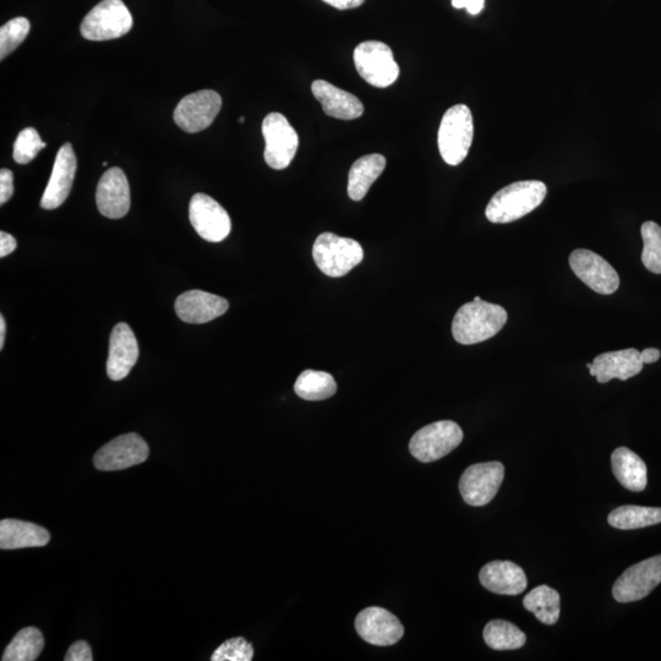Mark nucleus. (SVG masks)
I'll use <instances>...</instances> for the list:
<instances>
[{"label": "nucleus", "mask_w": 661, "mask_h": 661, "mask_svg": "<svg viewBox=\"0 0 661 661\" xmlns=\"http://www.w3.org/2000/svg\"><path fill=\"white\" fill-rule=\"evenodd\" d=\"M548 188L539 180H522L497 191L486 206L485 216L491 223H511L527 216L542 202Z\"/></svg>", "instance_id": "obj_1"}, {"label": "nucleus", "mask_w": 661, "mask_h": 661, "mask_svg": "<svg viewBox=\"0 0 661 661\" xmlns=\"http://www.w3.org/2000/svg\"><path fill=\"white\" fill-rule=\"evenodd\" d=\"M507 318V311L500 305L473 300L458 309L452 322L453 338L464 346L482 343L496 336Z\"/></svg>", "instance_id": "obj_2"}, {"label": "nucleus", "mask_w": 661, "mask_h": 661, "mask_svg": "<svg viewBox=\"0 0 661 661\" xmlns=\"http://www.w3.org/2000/svg\"><path fill=\"white\" fill-rule=\"evenodd\" d=\"M474 136L471 109L466 105H456L442 117L439 136V150L447 165L458 166L466 160Z\"/></svg>", "instance_id": "obj_3"}, {"label": "nucleus", "mask_w": 661, "mask_h": 661, "mask_svg": "<svg viewBox=\"0 0 661 661\" xmlns=\"http://www.w3.org/2000/svg\"><path fill=\"white\" fill-rule=\"evenodd\" d=\"M313 258L316 266L326 276H346L363 261L364 251L357 240L342 238L326 232L315 240Z\"/></svg>", "instance_id": "obj_4"}, {"label": "nucleus", "mask_w": 661, "mask_h": 661, "mask_svg": "<svg viewBox=\"0 0 661 661\" xmlns=\"http://www.w3.org/2000/svg\"><path fill=\"white\" fill-rule=\"evenodd\" d=\"M133 24L123 0H102L85 16L80 31L86 40L109 41L127 35Z\"/></svg>", "instance_id": "obj_5"}, {"label": "nucleus", "mask_w": 661, "mask_h": 661, "mask_svg": "<svg viewBox=\"0 0 661 661\" xmlns=\"http://www.w3.org/2000/svg\"><path fill=\"white\" fill-rule=\"evenodd\" d=\"M355 69L366 83L386 89L400 78V65L393 57L392 49L379 41L360 43L354 51Z\"/></svg>", "instance_id": "obj_6"}, {"label": "nucleus", "mask_w": 661, "mask_h": 661, "mask_svg": "<svg viewBox=\"0 0 661 661\" xmlns=\"http://www.w3.org/2000/svg\"><path fill=\"white\" fill-rule=\"evenodd\" d=\"M462 440L460 425L452 420H441L418 430L412 437L409 451L420 462H435L456 450Z\"/></svg>", "instance_id": "obj_7"}, {"label": "nucleus", "mask_w": 661, "mask_h": 661, "mask_svg": "<svg viewBox=\"0 0 661 661\" xmlns=\"http://www.w3.org/2000/svg\"><path fill=\"white\" fill-rule=\"evenodd\" d=\"M265 139L264 157L267 165L282 171L291 165L299 147V136L281 113H270L262 123Z\"/></svg>", "instance_id": "obj_8"}, {"label": "nucleus", "mask_w": 661, "mask_h": 661, "mask_svg": "<svg viewBox=\"0 0 661 661\" xmlns=\"http://www.w3.org/2000/svg\"><path fill=\"white\" fill-rule=\"evenodd\" d=\"M505 478V467L500 462L473 464L460 479V491L466 504L480 507L490 504Z\"/></svg>", "instance_id": "obj_9"}, {"label": "nucleus", "mask_w": 661, "mask_h": 661, "mask_svg": "<svg viewBox=\"0 0 661 661\" xmlns=\"http://www.w3.org/2000/svg\"><path fill=\"white\" fill-rule=\"evenodd\" d=\"M150 455L149 445L138 434H125L109 441L94 457L98 471L113 472L138 466Z\"/></svg>", "instance_id": "obj_10"}, {"label": "nucleus", "mask_w": 661, "mask_h": 661, "mask_svg": "<svg viewBox=\"0 0 661 661\" xmlns=\"http://www.w3.org/2000/svg\"><path fill=\"white\" fill-rule=\"evenodd\" d=\"M661 583V555L633 565L622 573L614 584L616 602H638L652 593Z\"/></svg>", "instance_id": "obj_11"}, {"label": "nucleus", "mask_w": 661, "mask_h": 661, "mask_svg": "<svg viewBox=\"0 0 661 661\" xmlns=\"http://www.w3.org/2000/svg\"><path fill=\"white\" fill-rule=\"evenodd\" d=\"M189 218L196 233L207 242L220 243L232 231L228 212L206 194H196L190 200Z\"/></svg>", "instance_id": "obj_12"}, {"label": "nucleus", "mask_w": 661, "mask_h": 661, "mask_svg": "<svg viewBox=\"0 0 661 661\" xmlns=\"http://www.w3.org/2000/svg\"><path fill=\"white\" fill-rule=\"evenodd\" d=\"M221 108L222 98L216 91L194 92L178 103L173 114L174 122L187 133H200L210 127Z\"/></svg>", "instance_id": "obj_13"}, {"label": "nucleus", "mask_w": 661, "mask_h": 661, "mask_svg": "<svg viewBox=\"0 0 661 661\" xmlns=\"http://www.w3.org/2000/svg\"><path fill=\"white\" fill-rule=\"evenodd\" d=\"M575 275L594 292L609 296L620 287L619 273L608 261L587 249H577L570 256Z\"/></svg>", "instance_id": "obj_14"}, {"label": "nucleus", "mask_w": 661, "mask_h": 661, "mask_svg": "<svg viewBox=\"0 0 661 661\" xmlns=\"http://www.w3.org/2000/svg\"><path fill=\"white\" fill-rule=\"evenodd\" d=\"M355 630L365 642L378 647L393 646L400 642L404 627L398 617L382 608H366L355 619Z\"/></svg>", "instance_id": "obj_15"}, {"label": "nucleus", "mask_w": 661, "mask_h": 661, "mask_svg": "<svg viewBox=\"0 0 661 661\" xmlns=\"http://www.w3.org/2000/svg\"><path fill=\"white\" fill-rule=\"evenodd\" d=\"M96 202L101 215L118 220L130 210V188L120 168L108 169L97 185Z\"/></svg>", "instance_id": "obj_16"}, {"label": "nucleus", "mask_w": 661, "mask_h": 661, "mask_svg": "<svg viewBox=\"0 0 661 661\" xmlns=\"http://www.w3.org/2000/svg\"><path fill=\"white\" fill-rule=\"evenodd\" d=\"M76 167H78V163H76L75 152L73 146L68 142L58 151L51 179L42 196V209L54 210L64 204L73 188Z\"/></svg>", "instance_id": "obj_17"}, {"label": "nucleus", "mask_w": 661, "mask_h": 661, "mask_svg": "<svg viewBox=\"0 0 661 661\" xmlns=\"http://www.w3.org/2000/svg\"><path fill=\"white\" fill-rule=\"evenodd\" d=\"M139 359V344L129 325L118 324L114 327L109 340L107 375L113 381L127 378Z\"/></svg>", "instance_id": "obj_18"}, {"label": "nucleus", "mask_w": 661, "mask_h": 661, "mask_svg": "<svg viewBox=\"0 0 661 661\" xmlns=\"http://www.w3.org/2000/svg\"><path fill=\"white\" fill-rule=\"evenodd\" d=\"M229 303L225 298L204 291H188L179 296L174 304L178 318L187 324H206L225 315Z\"/></svg>", "instance_id": "obj_19"}, {"label": "nucleus", "mask_w": 661, "mask_h": 661, "mask_svg": "<svg viewBox=\"0 0 661 661\" xmlns=\"http://www.w3.org/2000/svg\"><path fill=\"white\" fill-rule=\"evenodd\" d=\"M643 365L641 352L628 348L598 355L593 360L589 374L595 376L600 384L613 379L626 381L641 373Z\"/></svg>", "instance_id": "obj_20"}, {"label": "nucleus", "mask_w": 661, "mask_h": 661, "mask_svg": "<svg viewBox=\"0 0 661 661\" xmlns=\"http://www.w3.org/2000/svg\"><path fill=\"white\" fill-rule=\"evenodd\" d=\"M479 579L485 589L500 595H518L528 586L526 573L511 561L489 562L480 571Z\"/></svg>", "instance_id": "obj_21"}, {"label": "nucleus", "mask_w": 661, "mask_h": 661, "mask_svg": "<svg viewBox=\"0 0 661 661\" xmlns=\"http://www.w3.org/2000/svg\"><path fill=\"white\" fill-rule=\"evenodd\" d=\"M311 91L327 116L341 120H354L363 116L364 106L351 92L338 89L325 80H316Z\"/></svg>", "instance_id": "obj_22"}, {"label": "nucleus", "mask_w": 661, "mask_h": 661, "mask_svg": "<svg viewBox=\"0 0 661 661\" xmlns=\"http://www.w3.org/2000/svg\"><path fill=\"white\" fill-rule=\"evenodd\" d=\"M51 540L47 529L35 523L19 520H3L0 522V549L15 550L25 548H40Z\"/></svg>", "instance_id": "obj_23"}, {"label": "nucleus", "mask_w": 661, "mask_h": 661, "mask_svg": "<svg viewBox=\"0 0 661 661\" xmlns=\"http://www.w3.org/2000/svg\"><path fill=\"white\" fill-rule=\"evenodd\" d=\"M611 466L616 479L627 490L639 493L646 489L647 466L637 453L627 447H619L611 455Z\"/></svg>", "instance_id": "obj_24"}, {"label": "nucleus", "mask_w": 661, "mask_h": 661, "mask_svg": "<svg viewBox=\"0 0 661 661\" xmlns=\"http://www.w3.org/2000/svg\"><path fill=\"white\" fill-rule=\"evenodd\" d=\"M386 168V158L380 154L366 155L354 162L348 174V195L353 201L365 198Z\"/></svg>", "instance_id": "obj_25"}, {"label": "nucleus", "mask_w": 661, "mask_h": 661, "mask_svg": "<svg viewBox=\"0 0 661 661\" xmlns=\"http://www.w3.org/2000/svg\"><path fill=\"white\" fill-rule=\"evenodd\" d=\"M608 522L611 527L621 531L646 528L661 523V508L642 506H621L610 513Z\"/></svg>", "instance_id": "obj_26"}, {"label": "nucleus", "mask_w": 661, "mask_h": 661, "mask_svg": "<svg viewBox=\"0 0 661 661\" xmlns=\"http://www.w3.org/2000/svg\"><path fill=\"white\" fill-rule=\"evenodd\" d=\"M560 594L548 586H539L523 600L526 610L531 611L544 625H555L560 619Z\"/></svg>", "instance_id": "obj_27"}, {"label": "nucleus", "mask_w": 661, "mask_h": 661, "mask_svg": "<svg viewBox=\"0 0 661 661\" xmlns=\"http://www.w3.org/2000/svg\"><path fill=\"white\" fill-rule=\"evenodd\" d=\"M294 391L305 401H324L337 392L333 376L325 371L305 370L294 385Z\"/></svg>", "instance_id": "obj_28"}, {"label": "nucleus", "mask_w": 661, "mask_h": 661, "mask_svg": "<svg viewBox=\"0 0 661 661\" xmlns=\"http://www.w3.org/2000/svg\"><path fill=\"white\" fill-rule=\"evenodd\" d=\"M45 648V637L36 627H26L5 649L3 661H35Z\"/></svg>", "instance_id": "obj_29"}, {"label": "nucleus", "mask_w": 661, "mask_h": 661, "mask_svg": "<svg viewBox=\"0 0 661 661\" xmlns=\"http://www.w3.org/2000/svg\"><path fill=\"white\" fill-rule=\"evenodd\" d=\"M484 641L494 650L520 649L527 637L516 625L504 620H493L484 628Z\"/></svg>", "instance_id": "obj_30"}, {"label": "nucleus", "mask_w": 661, "mask_h": 661, "mask_svg": "<svg viewBox=\"0 0 661 661\" xmlns=\"http://www.w3.org/2000/svg\"><path fill=\"white\" fill-rule=\"evenodd\" d=\"M641 233L643 265L648 271L661 275V227L652 221L644 222Z\"/></svg>", "instance_id": "obj_31"}, {"label": "nucleus", "mask_w": 661, "mask_h": 661, "mask_svg": "<svg viewBox=\"0 0 661 661\" xmlns=\"http://www.w3.org/2000/svg\"><path fill=\"white\" fill-rule=\"evenodd\" d=\"M31 29L26 18H15L0 29V59L7 58L25 41Z\"/></svg>", "instance_id": "obj_32"}, {"label": "nucleus", "mask_w": 661, "mask_h": 661, "mask_svg": "<svg viewBox=\"0 0 661 661\" xmlns=\"http://www.w3.org/2000/svg\"><path fill=\"white\" fill-rule=\"evenodd\" d=\"M46 146V142L42 141L36 129L26 128L21 131L14 142V160L19 165H27V163L34 161Z\"/></svg>", "instance_id": "obj_33"}, {"label": "nucleus", "mask_w": 661, "mask_h": 661, "mask_svg": "<svg viewBox=\"0 0 661 661\" xmlns=\"http://www.w3.org/2000/svg\"><path fill=\"white\" fill-rule=\"evenodd\" d=\"M254 658L253 644L243 637L228 639L213 652L212 661H251Z\"/></svg>", "instance_id": "obj_34"}, {"label": "nucleus", "mask_w": 661, "mask_h": 661, "mask_svg": "<svg viewBox=\"0 0 661 661\" xmlns=\"http://www.w3.org/2000/svg\"><path fill=\"white\" fill-rule=\"evenodd\" d=\"M64 659L65 661H92L94 657H92L90 644L85 641H79L71 644Z\"/></svg>", "instance_id": "obj_35"}, {"label": "nucleus", "mask_w": 661, "mask_h": 661, "mask_svg": "<svg viewBox=\"0 0 661 661\" xmlns=\"http://www.w3.org/2000/svg\"><path fill=\"white\" fill-rule=\"evenodd\" d=\"M14 194V176L9 169L0 171V205L7 204Z\"/></svg>", "instance_id": "obj_36"}, {"label": "nucleus", "mask_w": 661, "mask_h": 661, "mask_svg": "<svg viewBox=\"0 0 661 661\" xmlns=\"http://www.w3.org/2000/svg\"><path fill=\"white\" fill-rule=\"evenodd\" d=\"M485 0H452L453 8L467 9L469 14L478 15L484 9Z\"/></svg>", "instance_id": "obj_37"}, {"label": "nucleus", "mask_w": 661, "mask_h": 661, "mask_svg": "<svg viewBox=\"0 0 661 661\" xmlns=\"http://www.w3.org/2000/svg\"><path fill=\"white\" fill-rule=\"evenodd\" d=\"M16 247H18V243H16L13 236H10L9 233L0 232V258L12 254Z\"/></svg>", "instance_id": "obj_38"}, {"label": "nucleus", "mask_w": 661, "mask_h": 661, "mask_svg": "<svg viewBox=\"0 0 661 661\" xmlns=\"http://www.w3.org/2000/svg\"><path fill=\"white\" fill-rule=\"evenodd\" d=\"M322 2L338 10H348L360 7V5L364 4L365 0H322Z\"/></svg>", "instance_id": "obj_39"}, {"label": "nucleus", "mask_w": 661, "mask_h": 661, "mask_svg": "<svg viewBox=\"0 0 661 661\" xmlns=\"http://www.w3.org/2000/svg\"><path fill=\"white\" fill-rule=\"evenodd\" d=\"M660 357H661V353L657 348H647L641 352V358L643 364L657 363Z\"/></svg>", "instance_id": "obj_40"}, {"label": "nucleus", "mask_w": 661, "mask_h": 661, "mask_svg": "<svg viewBox=\"0 0 661 661\" xmlns=\"http://www.w3.org/2000/svg\"><path fill=\"white\" fill-rule=\"evenodd\" d=\"M5 332H7V325H5L4 316H0V349L4 348Z\"/></svg>", "instance_id": "obj_41"}, {"label": "nucleus", "mask_w": 661, "mask_h": 661, "mask_svg": "<svg viewBox=\"0 0 661 661\" xmlns=\"http://www.w3.org/2000/svg\"><path fill=\"white\" fill-rule=\"evenodd\" d=\"M474 300H475V302H479V300H482V298H480V297H475Z\"/></svg>", "instance_id": "obj_42"}, {"label": "nucleus", "mask_w": 661, "mask_h": 661, "mask_svg": "<svg viewBox=\"0 0 661 661\" xmlns=\"http://www.w3.org/2000/svg\"><path fill=\"white\" fill-rule=\"evenodd\" d=\"M244 120H245V119H244L243 117H242V118H239V123H244Z\"/></svg>", "instance_id": "obj_43"}]
</instances>
